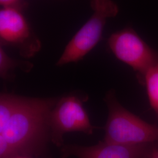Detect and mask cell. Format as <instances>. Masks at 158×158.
<instances>
[{
    "mask_svg": "<svg viewBox=\"0 0 158 158\" xmlns=\"http://www.w3.org/2000/svg\"><path fill=\"white\" fill-rule=\"evenodd\" d=\"M11 114L0 124V158L26 155L49 158V114L57 98H29L11 94Z\"/></svg>",
    "mask_w": 158,
    "mask_h": 158,
    "instance_id": "6da1fadb",
    "label": "cell"
},
{
    "mask_svg": "<svg viewBox=\"0 0 158 158\" xmlns=\"http://www.w3.org/2000/svg\"><path fill=\"white\" fill-rule=\"evenodd\" d=\"M104 101L108 108L104 141L129 145L158 143V126L148 123L123 107L115 91H108Z\"/></svg>",
    "mask_w": 158,
    "mask_h": 158,
    "instance_id": "7a4b0ae2",
    "label": "cell"
},
{
    "mask_svg": "<svg viewBox=\"0 0 158 158\" xmlns=\"http://www.w3.org/2000/svg\"><path fill=\"white\" fill-rule=\"evenodd\" d=\"M90 6L92 15L69 41L57 62V66L83 59L102 39L108 19L118 13V7L112 0H91Z\"/></svg>",
    "mask_w": 158,
    "mask_h": 158,
    "instance_id": "3957f363",
    "label": "cell"
},
{
    "mask_svg": "<svg viewBox=\"0 0 158 158\" xmlns=\"http://www.w3.org/2000/svg\"><path fill=\"white\" fill-rule=\"evenodd\" d=\"M49 127L51 141L56 147L63 144V135L70 132L91 135L97 127L91 124L83 107V100L76 95L59 98L49 114Z\"/></svg>",
    "mask_w": 158,
    "mask_h": 158,
    "instance_id": "277c9868",
    "label": "cell"
},
{
    "mask_svg": "<svg viewBox=\"0 0 158 158\" xmlns=\"http://www.w3.org/2000/svg\"><path fill=\"white\" fill-rule=\"evenodd\" d=\"M1 45L17 48L21 56L29 59L40 52L42 44L21 12L19 6H2L0 10Z\"/></svg>",
    "mask_w": 158,
    "mask_h": 158,
    "instance_id": "5b68a950",
    "label": "cell"
},
{
    "mask_svg": "<svg viewBox=\"0 0 158 158\" xmlns=\"http://www.w3.org/2000/svg\"><path fill=\"white\" fill-rule=\"evenodd\" d=\"M108 44L117 59L135 71L139 81L142 83L145 72L158 59V51L152 49L132 28L112 34Z\"/></svg>",
    "mask_w": 158,
    "mask_h": 158,
    "instance_id": "8992f818",
    "label": "cell"
},
{
    "mask_svg": "<svg viewBox=\"0 0 158 158\" xmlns=\"http://www.w3.org/2000/svg\"><path fill=\"white\" fill-rule=\"evenodd\" d=\"M157 148V143L129 145L104 141L88 147L63 145L60 154L61 158H149Z\"/></svg>",
    "mask_w": 158,
    "mask_h": 158,
    "instance_id": "52a82bcc",
    "label": "cell"
},
{
    "mask_svg": "<svg viewBox=\"0 0 158 158\" xmlns=\"http://www.w3.org/2000/svg\"><path fill=\"white\" fill-rule=\"evenodd\" d=\"M33 67L34 64L28 61L12 58L6 53L2 46H0V76L3 80H12L15 76L14 72L17 68L28 73Z\"/></svg>",
    "mask_w": 158,
    "mask_h": 158,
    "instance_id": "ba28073f",
    "label": "cell"
},
{
    "mask_svg": "<svg viewBox=\"0 0 158 158\" xmlns=\"http://www.w3.org/2000/svg\"><path fill=\"white\" fill-rule=\"evenodd\" d=\"M142 84L146 85L150 104L158 116V57L145 72Z\"/></svg>",
    "mask_w": 158,
    "mask_h": 158,
    "instance_id": "9c48e42d",
    "label": "cell"
},
{
    "mask_svg": "<svg viewBox=\"0 0 158 158\" xmlns=\"http://www.w3.org/2000/svg\"><path fill=\"white\" fill-rule=\"evenodd\" d=\"M20 0H0V4L2 6H19Z\"/></svg>",
    "mask_w": 158,
    "mask_h": 158,
    "instance_id": "30bf717a",
    "label": "cell"
},
{
    "mask_svg": "<svg viewBox=\"0 0 158 158\" xmlns=\"http://www.w3.org/2000/svg\"><path fill=\"white\" fill-rule=\"evenodd\" d=\"M149 158H158V148H157Z\"/></svg>",
    "mask_w": 158,
    "mask_h": 158,
    "instance_id": "8fae6325",
    "label": "cell"
},
{
    "mask_svg": "<svg viewBox=\"0 0 158 158\" xmlns=\"http://www.w3.org/2000/svg\"><path fill=\"white\" fill-rule=\"evenodd\" d=\"M12 158H35L34 157H32V156H26V155H18V156H14Z\"/></svg>",
    "mask_w": 158,
    "mask_h": 158,
    "instance_id": "7c38bea8",
    "label": "cell"
}]
</instances>
